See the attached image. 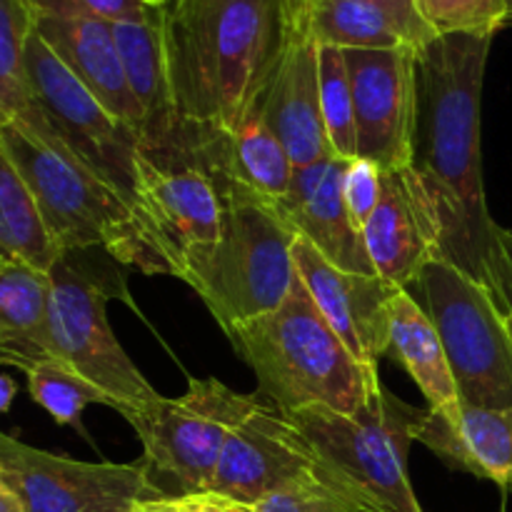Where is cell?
I'll return each instance as SVG.
<instances>
[{
	"instance_id": "cell-1",
	"label": "cell",
	"mask_w": 512,
	"mask_h": 512,
	"mask_svg": "<svg viewBox=\"0 0 512 512\" xmlns=\"http://www.w3.org/2000/svg\"><path fill=\"white\" fill-rule=\"evenodd\" d=\"M488 33L438 35L415 53V125L405 165L423 198L440 258L488 283L498 223L488 210L480 148V103Z\"/></svg>"
},
{
	"instance_id": "cell-2",
	"label": "cell",
	"mask_w": 512,
	"mask_h": 512,
	"mask_svg": "<svg viewBox=\"0 0 512 512\" xmlns=\"http://www.w3.org/2000/svg\"><path fill=\"white\" fill-rule=\"evenodd\" d=\"M300 23L288 0H170L163 28L180 120L238 128Z\"/></svg>"
},
{
	"instance_id": "cell-3",
	"label": "cell",
	"mask_w": 512,
	"mask_h": 512,
	"mask_svg": "<svg viewBox=\"0 0 512 512\" xmlns=\"http://www.w3.org/2000/svg\"><path fill=\"white\" fill-rule=\"evenodd\" d=\"M0 153L33 190L65 253L100 248L148 275H173L170 260L123 195L65 148L35 103L0 123Z\"/></svg>"
},
{
	"instance_id": "cell-4",
	"label": "cell",
	"mask_w": 512,
	"mask_h": 512,
	"mask_svg": "<svg viewBox=\"0 0 512 512\" xmlns=\"http://www.w3.org/2000/svg\"><path fill=\"white\" fill-rule=\"evenodd\" d=\"M253 368L258 388L285 413L325 405L355 415L383 383H373L295 275L288 298L228 333Z\"/></svg>"
},
{
	"instance_id": "cell-5",
	"label": "cell",
	"mask_w": 512,
	"mask_h": 512,
	"mask_svg": "<svg viewBox=\"0 0 512 512\" xmlns=\"http://www.w3.org/2000/svg\"><path fill=\"white\" fill-rule=\"evenodd\" d=\"M425 410L380 385L355 415L325 405L295 410L325 478L363 512H425L408 475L410 445Z\"/></svg>"
},
{
	"instance_id": "cell-6",
	"label": "cell",
	"mask_w": 512,
	"mask_h": 512,
	"mask_svg": "<svg viewBox=\"0 0 512 512\" xmlns=\"http://www.w3.org/2000/svg\"><path fill=\"white\" fill-rule=\"evenodd\" d=\"M295 238L270 200L228 178L220 240L188 260L180 280L200 295L228 335L288 298L298 275Z\"/></svg>"
},
{
	"instance_id": "cell-7",
	"label": "cell",
	"mask_w": 512,
	"mask_h": 512,
	"mask_svg": "<svg viewBox=\"0 0 512 512\" xmlns=\"http://www.w3.org/2000/svg\"><path fill=\"white\" fill-rule=\"evenodd\" d=\"M213 130L183 120L163 143H138L145 225L173 265V278L223 233L228 175L213 158Z\"/></svg>"
},
{
	"instance_id": "cell-8",
	"label": "cell",
	"mask_w": 512,
	"mask_h": 512,
	"mask_svg": "<svg viewBox=\"0 0 512 512\" xmlns=\"http://www.w3.org/2000/svg\"><path fill=\"white\" fill-rule=\"evenodd\" d=\"M443 340L460 400L512 408V338L508 315L485 283L443 258L430 260L408 288Z\"/></svg>"
},
{
	"instance_id": "cell-9",
	"label": "cell",
	"mask_w": 512,
	"mask_h": 512,
	"mask_svg": "<svg viewBox=\"0 0 512 512\" xmlns=\"http://www.w3.org/2000/svg\"><path fill=\"white\" fill-rule=\"evenodd\" d=\"M263 403L215 378H193L180 398L158 395L123 418L143 443V463L150 478L163 475L178 498L213 488L215 470L230 433Z\"/></svg>"
},
{
	"instance_id": "cell-10",
	"label": "cell",
	"mask_w": 512,
	"mask_h": 512,
	"mask_svg": "<svg viewBox=\"0 0 512 512\" xmlns=\"http://www.w3.org/2000/svg\"><path fill=\"white\" fill-rule=\"evenodd\" d=\"M75 255L78 253H65L50 273L55 355L98 385L120 415L143 408L158 398V393L118 343L105 313V305L113 295H128L123 280L105 270L98 273L88 268Z\"/></svg>"
},
{
	"instance_id": "cell-11",
	"label": "cell",
	"mask_w": 512,
	"mask_h": 512,
	"mask_svg": "<svg viewBox=\"0 0 512 512\" xmlns=\"http://www.w3.org/2000/svg\"><path fill=\"white\" fill-rule=\"evenodd\" d=\"M25 63H28L30 85H33V103L50 130L63 140L65 148L80 163L88 165L100 180L118 190L145 225L138 165H135L138 135L128 125L120 123L115 115H110L98 98H93V93L65 68L63 60L40 38L38 30L28 43Z\"/></svg>"
},
{
	"instance_id": "cell-12",
	"label": "cell",
	"mask_w": 512,
	"mask_h": 512,
	"mask_svg": "<svg viewBox=\"0 0 512 512\" xmlns=\"http://www.w3.org/2000/svg\"><path fill=\"white\" fill-rule=\"evenodd\" d=\"M0 483L23 498L28 512H133L135 505L163 495L148 465L83 463L45 453L0 435Z\"/></svg>"
},
{
	"instance_id": "cell-13",
	"label": "cell",
	"mask_w": 512,
	"mask_h": 512,
	"mask_svg": "<svg viewBox=\"0 0 512 512\" xmlns=\"http://www.w3.org/2000/svg\"><path fill=\"white\" fill-rule=\"evenodd\" d=\"M415 53L403 48L345 50L353 83L358 158L383 170L410 163L415 125Z\"/></svg>"
},
{
	"instance_id": "cell-14",
	"label": "cell",
	"mask_w": 512,
	"mask_h": 512,
	"mask_svg": "<svg viewBox=\"0 0 512 512\" xmlns=\"http://www.w3.org/2000/svg\"><path fill=\"white\" fill-rule=\"evenodd\" d=\"M293 263L298 278L345 348L363 365L373 383H383L378 365L390 348V305L403 288H395L380 275L335 268L305 238H295Z\"/></svg>"
},
{
	"instance_id": "cell-15",
	"label": "cell",
	"mask_w": 512,
	"mask_h": 512,
	"mask_svg": "<svg viewBox=\"0 0 512 512\" xmlns=\"http://www.w3.org/2000/svg\"><path fill=\"white\" fill-rule=\"evenodd\" d=\"M313 473H320V460L293 415L263 400L230 433L210 490L258 505L275 490Z\"/></svg>"
},
{
	"instance_id": "cell-16",
	"label": "cell",
	"mask_w": 512,
	"mask_h": 512,
	"mask_svg": "<svg viewBox=\"0 0 512 512\" xmlns=\"http://www.w3.org/2000/svg\"><path fill=\"white\" fill-rule=\"evenodd\" d=\"M348 160L328 158L293 170L288 193L273 208L298 238L320 250L335 268L360 275H378L365 245L363 230L353 223L343 198Z\"/></svg>"
},
{
	"instance_id": "cell-17",
	"label": "cell",
	"mask_w": 512,
	"mask_h": 512,
	"mask_svg": "<svg viewBox=\"0 0 512 512\" xmlns=\"http://www.w3.org/2000/svg\"><path fill=\"white\" fill-rule=\"evenodd\" d=\"M258 103L295 168L335 158L320 105V45L305 20L295 28Z\"/></svg>"
},
{
	"instance_id": "cell-18",
	"label": "cell",
	"mask_w": 512,
	"mask_h": 512,
	"mask_svg": "<svg viewBox=\"0 0 512 512\" xmlns=\"http://www.w3.org/2000/svg\"><path fill=\"white\" fill-rule=\"evenodd\" d=\"M370 260L383 280L408 290L440 258L438 230L408 170H383V198L363 228Z\"/></svg>"
},
{
	"instance_id": "cell-19",
	"label": "cell",
	"mask_w": 512,
	"mask_h": 512,
	"mask_svg": "<svg viewBox=\"0 0 512 512\" xmlns=\"http://www.w3.org/2000/svg\"><path fill=\"white\" fill-rule=\"evenodd\" d=\"M35 30L63 60L65 68L93 93V98H98L103 108L128 125L135 135H140L143 113L130 90L113 23L90 15H38Z\"/></svg>"
},
{
	"instance_id": "cell-20",
	"label": "cell",
	"mask_w": 512,
	"mask_h": 512,
	"mask_svg": "<svg viewBox=\"0 0 512 512\" xmlns=\"http://www.w3.org/2000/svg\"><path fill=\"white\" fill-rule=\"evenodd\" d=\"M415 440L433 450L453 470L490 480L500 490H512V408L465 405L458 423L425 408Z\"/></svg>"
},
{
	"instance_id": "cell-21",
	"label": "cell",
	"mask_w": 512,
	"mask_h": 512,
	"mask_svg": "<svg viewBox=\"0 0 512 512\" xmlns=\"http://www.w3.org/2000/svg\"><path fill=\"white\" fill-rule=\"evenodd\" d=\"M53 275L20 260L0 258V360L18 370L55 355Z\"/></svg>"
},
{
	"instance_id": "cell-22",
	"label": "cell",
	"mask_w": 512,
	"mask_h": 512,
	"mask_svg": "<svg viewBox=\"0 0 512 512\" xmlns=\"http://www.w3.org/2000/svg\"><path fill=\"white\" fill-rule=\"evenodd\" d=\"M163 18L165 8L150 20L113 23L125 75L143 113L138 143L145 145L163 143L183 123L175 108L173 83H170Z\"/></svg>"
},
{
	"instance_id": "cell-23",
	"label": "cell",
	"mask_w": 512,
	"mask_h": 512,
	"mask_svg": "<svg viewBox=\"0 0 512 512\" xmlns=\"http://www.w3.org/2000/svg\"><path fill=\"white\" fill-rule=\"evenodd\" d=\"M388 355L403 365L433 413L443 415L448 423H458L463 400L443 340L433 320L408 290H398L390 305Z\"/></svg>"
},
{
	"instance_id": "cell-24",
	"label": "cell",
	"mask_w": 512,
	"mask_h": 512,
	"mask_svg": "<svg viewBox=\"0 0 512 512\" xmlns=\"http://www.w3.org/2000/svg\"><path fill=\"white\" fill-rule=\"evenodd\" d=\"M210 145H213V158L218 168L250 193L270 203L288 193L295 165L283 140L270 128L258 100L245 113L238 128L230 133L213 130Z\"/></svg>"
},
{
	"instance_id": "cell-25",
	"label": "cell",
	"mask_w": 512,
	"mask_h": 512,
	"mask_svg": "<svg viewBox=\"0 0 512 512\" xmlns=\"http://www.w3.org/2000/svg\"><path fill=\"white\" fill-rule=\"evenodd\" d=\"M0 258L20 260L33 268L53 273L65 258L63 245L55 240L35 200L33 190L0 153Z\"/></svg>"
},
{
	"instance_id": "cell-26",
	"label": "cell",
	"mask_w": 512,
	"mask_h": 512,
	"mask_svg": "<svg viewBox=\"0 0 512 512\" xmlns=\"http://www.w3.org/2000/svg\"><path fill=\"white\" fill-rule=\"evenodd\" d=\"M303 20L318 45L330 48L388 50L410 45L403 28L368 0H310Z\"/></svg>"
},
{
	"instance_id": "cell-27",
	"label": "cell",
	"mask_w": 512,
	"mask_h": 512,
	"mask_svg": "<svg viewBox=\"0 0 512 512\" xmlns=\"http://www.w3.org/2000/svg\"><path fill=\"white\" fill-rule=\"evenodd\" d=\"M38 25V13L28 0H0V123L33 105L28 43Z\"/></svg>"
},
{
	"instance_id": "cell-28",
	"label": "cell",
	"mask_w": 512,
	"mask_h": 512,
	"mask_svg": "<svg viewBox=\"0 0 512 512\" xmlns=\"http://www.w3.org/2000/svg\"><path fill=\"white\" fill-rule=\"evenodd\" d=\"M28 393L58 425L80 428V415L88 405H110V398L88 378L60 358H45L25 370Z\"/></svg>"
},
{
	"instance_id": "cell-29",
	"label": "cell",
	"mask_w": 512,
	"mask_h": 512,
	"mask_svg": "<svg viewBox=\"0 0 512 512\" xmlns=\"http://www.w3.org/2000/svg\"><path fill=\"white\" fill-rule=\"evenodd\" d=\"M320 105H323L325 133H328L335 158H358V130H355L348 60H345V50L330 48V45H320Z\"/></svg>"
},
{
	"instance_id": "cell-30",
	"label": "cell",
	"mask_w": 512,
	"mask_h": 512,
	"mask_svg": "<svg viewBox=\"0 0 512 512\" xmlns=\"http://www.w3.org/2000/svg\"><path fill=\"white\" fill-rule=\"evenodd\" d=\"M418 10L435 35H495L510 20L508 0H418Z\"/></svg>"
},
{
	"instance_id": "cell-31",
	"label": "cell",
	"mask_w": 512,
	"mask_h": 512,
	"mask_svg": "<svg viewBox=\"0 0 512 512\" xmlns=\"http://www.w3.org/2000/svg\"><path fill=\"white\" fill-rule=\"evenodd\" d=\"M255 512H363L320 473L275 490L255 505Z\"/></svg>"
},
{
	"instance_id": "cell-32",
	"label": "cell",
	"mask_w": 512,
	"mask_h": 512,
	"mask_svg": "<svg viewBox=\"0 0 512 512\" xmlns=\"http://www.w3.org/2000/svg\"><path fill=\"white\" fill-rule=\"evenodd\" d=\"M343 198L353 223L363 230L383 198V168L368 158L348 160L343 175Z\"/></svg>"
},
{
	"instance_id": "cell-33",
	"label": "cell",
	"mask_w": 512,
	"mask_h": 512,
	"mask_svg": "<svg viewBox=\"0 0 512 512\" xmlns=\"http://www.w3.org/2000/svg\"><path fill=\"white\" fill-rule=\"evenodd\" d=\"M490 293L498 300L500 310L512 315V230L498 225L493 235L488 258V283Z\"/></svg>"
},
{
	"instance_id": "cell-34",
	"label": "cell",
	"mask_w": 512,
	"mask_h": 512,
	"mask_svg": "<svg viewBox=\"0 0 512 512\" xmlns=\"http://www.w3.org/2000/svg\"><path fill=\"white\" fill-rule=\"evenodd\" d=\"M78 15L108 20V23H133L160 15L163 8L148 5L145 0H70Z\"/></svg>"
},
{
	"instance_id": "cell-35",
	"label": "cell",
	"mask_w": 512,
	"mask_h": 512,
	"mask_svg": "<svg viewBox=\"0 0 512 512\" xmlns=\"http://www.w3.org/2000/svg\"><path fill=\"white\" fill-rule=\"evenodd\" d=\"M368 3L383 8L385 13L400 25L405 38H408V43L413 45L415 50H420L423 45H428L430 40L438 38L435 30L430 28V25L423 20V15H420L418 0H368Z\"/></svg>"
},
{
	"instance_id": "cell-36",
	"label": "cell",
	"mask_w": 512,
	"mask_h": 512,
	"mask_svg": "<svg viewBox=\"0 0 512 512\" xmlns=\"http://www.w3.org/2000/svg\"><path fill=\"white\" fill-rule=\"evenodd\" d=\"M180 512H255V505L240 503L215 490L205 493H190L180 498Z\"/></svg>"
},
{
	"instance_id": "cell-37",
	"label": "cell",
	"mask_w": 512,
	"mask_h": 512,
	"mask_svg": "<svg viewBox=\"0 0 512 512\" xmlns=\"http://www.w3.org/2000/svg\"><path fill=\"white\" fill-rule=\"evenodd\" d=\"M133 512H180V498L173 495H153L135 505Z\"/></svg>"
},
{
	"instance_id": "cell-38",
	"label": "cell",
	"mask_w": 512,
	"mask_h": 512,
	"mask_svg": "<svg viewBox=\"0 0 512 512\" xmlns=\"http://www.w3.org/2000/svg\"><path fill=\"white\" fill-rule=\"evenodd\" d=\"M0 512H28L23 498L5 483H0Z\"/></svg>"
},
{
	"instance_id": "cell-39",
	"label": "cell",
	"mask_w": 512,
	"mask_h": 512,
	"mask_svg": "<svg viewBox=\"0 0 512 512\" xmlns=\"http://www.w3.org/2000/svg\"><path fill=\"white\" fill-rule=\"evenodd\" d=\"M15 393H18L15 380L10 378V375H0V410H3V413H8L10 405H13Z\"/></svg>"
},
{
	"instance_id": "cell-40",
	"label": "cell",
	"mask_w": 512,
	"mask_h": 512,
	"mask_svg": "<svg viewBox=\"0 0 512 512\" xmlns=\"http://www.w3.org/2000/svg\"><path fill=\"white\" fill-rule=\"evenodd\" d=\"M288 3H290V10H293L295 18L303 20V15H305V10H308L310 0H288Z\"/></svg>"
},
{
	"instance_id": "cell-41",
	"label": "cell",
	"mask_w": 512,
	"mask_h": 512,
	"mask_svg": "<svg viewBox=\"0 0 512 512\" xmlns=\"http://www.w3.org/2000/svg\"><path fill=\"white\" fill-rule=\"evenodd\" d=\"M148 5H155V8H165V5L170 3V0H145Z\"/></svg>"
},
{
	"instance_id": "cell-42",
	"label": "cell",
	"mask_w": 512,
	"mask_h": 512,
	"mask_svg": "<svg viewBox=\"0 0 512 512\" xmlns=\"http://www.w3.org/2000/svg\"><path fill=\"white\" fill-rule=\"evenodd\" d=\"M508 330H510V338H512V315L508 318Z\"/></svg>"
},
{
	"instance_id": "cell-43",
	"label": "cell",
	"mask_w": 512,
	"mask_h": 512,
	"mask_svg": "<svg viewBox=\"0 0 512 512\" xmlns=\"http://www.w3.org/2000/svg\"><path fill=\"white\" fill-rule=\"evenodd\" d=\"M508 8H510V20H508V23H512V0H508Z\"/></svg>"
},
{
	"instance_id": "cell-44",
	"label": "cell",
	"mask_w": 512,
	"mask_h": 512,
	"mask_svg": "<svg viewBox=\"0 0 512 512\" xmlns=\"http://www.w3.org/2000/svg\"><path fill=\"white\" fill-rule=\"evenodd\" d=\"M500 512H505V510H500Z\"/></svg>"
}]
</instances>
